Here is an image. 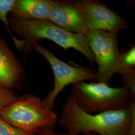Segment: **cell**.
I'll return each instance as SVG.
<instances>
[{"instance_id":"11","label":"cell","mask_w":135,"mask_h":135,"mask_svg":"<svg viewBox=\"0 0 135 135\" xmlns=\"http://www.w3.org/2000/svg\"><path fill=\"white\" fill-rule=\"evenodd\" d=\"M124 80V85L135 97V46L133 45L120 57V72Z\"/></svg>"},{"instance_id":"3","label":"cell","mask_w":135,"mask_h":135,"mask_svg":"<svg viewBox=\"0 0 135 135\" xmlns=\"http://www.w3.org/2000/svg\"><path fill=\"white\" fill-rule=\"evenodd\" d=\"M72 94L78 106L88 113H100L120 109L135 99L129 88H113L99 82H79L71 85Z\"/></svg>"},{"instance_id":"6","label":"cell","mask_w":135,"mask_h":135,"mask_svg":"<svg viewBox=\"0 0 135 135\" xmlns=\"http://www.w3.org/2000/svg\"><path fill=\"white\" fill-rule=\"evenodd\" d=\"M98 65L96 82L109 85L113 76L120 72L121 52L118 34L99 30H91L86 36Z\"/></svg>"},{"instance_id":"7","label":"cell","mask_w":135,"mask_h":135,"mask_svg":"<svg viewBox=\"0 0 135 135\" xmlns=\"http://www.w3.org/2000/svg\"><path fill=\"white\" fill-rule=\"evenodd\" d=\"M73 2L84 16L91 30L118 34L129 28L125 18L101 2L94 0Z\"/></svg>"},{"instance_id":"15","label":"cell","mask_w":135,"mask_h":135,"mask_svg":"<svg viewBox=\"0 0 135 135\" xmlns=\"http://www.w3.org/2000/svg\"><path fill=\"white\" fill-rule=\"evenodd\" d=\"M54 127H45L39 129L36 133V135H73L69 134L67 132L58 133L55 132ZM77 135H99L96 133L90 132L86 134H81Z\"/></svg>"},{"instance_id":"10","label":"cell","mask_w":135,"mask_h":135,"mask_svg":"<svg viewBox=\"0 0 135 135\" xmlns=\"http://www.w3.org/2000/svg\"><path fill=\"white\" fill-rule=\"evenodd\" d=\"M53 0H15L10 16L24 19L49 21Z\"/></svg>"},{"instance_id":"9","label":"cell","mask_w":135,"mask_h":135,"mask_svg":"<svg viewBox=\"0 0 135 135\" xmlns=\"http://www.w3.org/2000/svg\"><path fill=\"white\" fill-rule=\"evenodd\" d=\"M24 70L5 40L0 36V87L8 89L22 87Z\"/></svg>"},{"instance_id":"1","label":"cell","mask_w":135,"mask_h":135,"mask_svg":"<svg viewBox=\"0 0 135 135\" xmlns=\"http://www.w3.org/2000/svg\"><path fill=\"white\" fill-rule=\"evenodd\" d=\"M59 123L71 135L94 132L99 135H135V99L120 109L92 114L78 106L70 95L63 106Z\"/></svg>"},{"instance_id":"8","label":"cell","mask_w":135,"mask_h":135,"mask_svg":"<svg viewBox=\"0 0 135 135\" xmlns=\"http://www.w3.org/2000/svg\"><path fill=\"white\" fill-rule=\"evenodd\" d=\"M49 21L67 32L86 36L91 30L73 2L53 1Z\"/></svg>"},{"instance_id":"12","label":"cell","mask_w":135,"mask_h":135,"mask_svg":"<svg viewBox=\"0 0 135 135\" xmlns=\"http://www.w3.org/2000/svg\"><path fill=\"white\" fill-rule=\"evenodd\" d=\"M15 0H0V21L5 25V27L8 31L11 36L16 48L18 50H23L24 48V41L22 40L17 39L11 31L9 23L8 15H10L11 11L14 4Z\"/></svg>"},{"instance_id":"5","label":"cell","mask_w":135,"mask_h":135,"mask_svg":"<svg viewBox=\"0 0 135 135\" xmlns=\"http://www.w3.org/2000/svg\"><path fill=\"white\" fill-rule=\"evenodd\" d=\"M32 49L48 61L53 72V88L43 100L44 106L47 109L53 110L56 98L68 85L89 80L96 82V72L92 69L75 67L67 64L57 58L46 47L37 42L33 45Z\"/></svg>"},{"instance_id":"2","label":"cell","mask_w":135,"mask_h":135,"mask_svg":"<svg viewBox=\"0 0 135 135\" xmlns=\"http://www.w3.org/2000/svg\"><path fill=\"white\" fill-rule=\"evenodd\" d=\"M9 23L13 34L23 38L24 58L31 53L35 43L41 39H47L65 50L72 48L77 50L93 65L96 63L85 35L67 32L49 21L30 20L11 16Z\"/></svg>"},{"instance_id":"4","label":"cell","mask_w":135,"mask_h":135,"mask_svg":"<svg viewBox=\"0 0 135 135\" xmlns=\"http://www.w3.org/2000/svg\"><path fill=\"white\" fill-rule=\"evenodd\" d=\"M4 121L23 130L36 133L41 128L54 127L57 116L45 108L43 101L34 95L17 98L0 113Z\"/></svg>"},{"instance_id":"14","label":"cell","mask_w":135,"mask_h":135,"mask_svg":"<svg viewBox=\"0 0 135 135\" xmlns=\"http://www.w3.org/2000/svg\"><path fill=\"white\" fill-rule=\"evenodd\" d=\"M16 98L11 90L0 87V113L6 107L14 101Z\"/></svg>"},{"instance_id":"13","label":"cell","mask_w":135,"mask_h":135,"mask_svg":"<svg viewBox=\"0 0 135 135\" xmlns=\"http://www.w3.org/2000/svg\"><path fill=\"white\" fill-rule=\"evenodd\" d=\"M0 135H36V133L20 129L11 125L0 117Z\"/></svg>"}]
</instances>
